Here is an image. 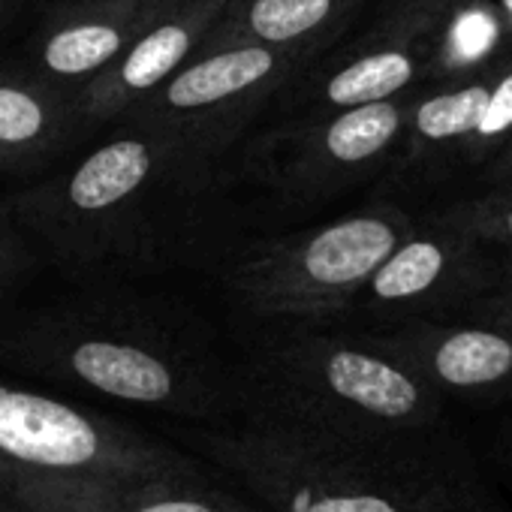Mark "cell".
Masks as SVG:
<instances>
[{"instance_id": "ba28073f", "label": "cell", "mask_w": 512, "mask_h": 512, "mask_svg": "<svg viewBox=\"0 0 512 512\" xmlns=\"http://www.w3.org/2000/svg\"><path fill=\"white\" fill-rule=\"evenodd\" d=\"M488 250L443 220L416 226L377 269L353 314H365L383 323V329L464 314L497 284L491 278Z\"/></svg>"}, {"instance_id": "4fadbf2b", "label": "cell", "mask_w": 512, "mask_h": 512, "mask_svg": "<svg viewBox=\"0 0 512 512\" xmlns=\"http://www.w3.org/2000/svg\"><path fill=\"white\" fill-rule=\"evenodd\" d=\"M226 0H181L157 25H151L115 64L85 82L73 100L82 121L124 118L133 106L166 85L190 58L199 55L217 28Z\"/></svg>"}, {"instance_id": "5bb4252c", "label": "cell", "mask_w": 512, "mask_h": 512, "mask_svg": "<svg viewBox=\"0 0 512 512\" xmlns=\"http://www.w3.org/2000/svg\"><path fill=\"white\" fill-rule=\"evenodd\" d=\"M178 4L181 0H76L40 28L34 43L37 70L43 79L79 91Z\"/></svg>"}, {"instance_id": "5b68a950", "label": "cell", "mask_w": 512, "mask_h": 512, "mask_svg": "<svg viewBox=\"0 0 512 512\" xmlns=\"http://www.w3.org/2000/svg\"><path fill=\"white\" fill-rule=\"evenodd\" d=\"M205 467L178 446L97 410L0 386V488L10 497L55 488H127Z\"/></svg>"}, {"instance_id": "8992f818", "label": "cell", "mask_w": 512, "mask_h": 512, "mask_svg": "<svg viewBox=\"0 0 512 512\" xmlns=\"http://www.w3.org/2000/svg\"><path fill=\"white\" fill-rule=\"evenodd\" d=\"M413 229L398 205L374 202L266 244L235 269L232 287L269 320L314 323L353 314L377 269Z\"/></svg>"}, {"instance_id": "6da1fadb", "label": "cell", "mask_w": 512, "mask_h": 512, "mask_svg": "<svg viewBox=\"0 0 512 512\" xmlns=\"http://www.w3.org/2000/svg\"><path fill=\"white\" fill-rule=\"evenodd\" d=\"M266 512H506L446 422L389 437H317L263 425L184 431Z\"/></svg>"}, {"instance_id": "277c9868", "label": "cell", "mask_w": 512, "mask_h": 512, "mask_svg": "<svg viewBox=\"0 0 512 512\" xmlns=\"http://www.w3.org/2000/svg\"><path fill=\"white\" fill-rule=\"evenodd\" d=\"M181 136L133 124L70 172L10 196L4 208L70 275H94L148 244L151 199L199 157Z\"/></svg>"}, {"instance_id": "9c48e42d", "label": "cell", "mask_w": 512, "mask_h": 512, "mask_svg": "<svg viewBox=\"0 0 512 512\" xmlns=\"http://www.w3.org/2000/svg\"><path fill=\"white\" fill-rule=\"evenodd\" d=\"M512 142V49L476 64L464 76L431 91H416V103L401 139V160L413 163H491Z\"/></svg>"}, {"instance_id": "52a82bcc", "label": "cell", "mask_w": 512, "mask_h": 512, "mask_svg": "<svg viewBox=\"0 0 512 512\" xmlns=\"http://www.w3.org/2000/svg\"><path fill=\"white\" fill-rule=\"evenodd\" d=\"M314 55L263 43L199 49L166 85L133 106L130 124L163 127L196 151L217 145L253 109L284 88Z\"/></svg>"}, {"instance_id": "603a6c76", "label": "cell", "mask_w": 512, "mask_h": 512, "mask_svg": "<svg viewBox=\"0 0 512 512\" xmlns=\"http://www.w3.org/2000/svg\"><path fill=\"white\" fill-rule=\"evenodd\" d=\"M458 0H398V7H410V10H425L434 16H446Z\"/></svg>"}, {"instance_id": "9a60e30c", "label": "cell", "mask_w": 512, "mask_h": 512, "mask_svg": "<svg viewBox=\"0 0 512 512\" xmlns=\"http://www.w3.org/2000/svg\"><path fill=\"white\" fill-rule=\"evenodd\" d=\"M28 512H266L211 464L190 476H172L127 488H55L16 497Z\"/></svg>"}, {"instance_id": "e0dca14e", "label": "cell", "mask_w": 512, "mask_h": 512, "mask_svg": "<svg viewBox=\"0 0 512 512\" xmlns=\"http://www.w3.org/2000/svg\"><path fill=\"white\" fill-rule=\"evenodd\" d=\"M82 121L73 94L49 79H0V166L49 157L70 124Z\"/></svg>"}, {"instance_id": "2e32d148", "label": "cell", "mask_w": 512, "mask_h": 512, "mask_svg": "<svg viewBox=\"0 0 512 512\" xmlns=\"http://www.w3.org/2000/svg\"><path fill=\"white\" fill-rule=\"evenodd\" d=\"M368 0H226L217 28L202 49L263 43L317 55Z\"/></svg>"}, {"instance_id": "ffe728a7", "label": "cell", "mask_w": 512, "mask_h": 512, "mask_svg": "<svg viewBox=\"0 0 512 512\" xmlns=\"http://www.w3.org/2000/svg\"><path fill=\"white\" fill-rule=\"evenodd\" d=\"M464 317H473V320H488V323H497V326H506L512 329V266H506L497 278V284L479 296L467 311Z\"/></svg>"}, {"instance_id": "8fae6325", "label": "cell", "mask_w": 512, "mask_h": 512, "mask_svg": "<svg viewBox=\"0 0 512 512\" xmlns=\"http://www.w3.org/2000/svg\"><path fill=\"white\" fill-rule=\"evenodd\" d=\"M443 16L395 7L386 25L347 55L329 61L302 91L305 118L404 97L422 88L443 58Z\"/></svg>"}, {"instance_id": "7a4b0ae2", "label": "cell", "mask_w": 512, "mask_h": 512, "mask_svg": "<svg viewBox=\"0 0 512 512\" xmlns=\"http://www.w3.org/2000/svg\"><path fill=\"white\" fill-rule=\"evenodd\" d=\"M0 365L196 425L238 422V383L157 314L70 299L0 320Z\"/></svg>"}, {"instance_id": "3957f363", "label": "cell", "mask_w": 512, "mask_h": 512, "mask_svg": "<svg viewBox=\"0 0 512 512\" xmlns=\"http://www.w3.org/2000/svg\"><path fill=\"white\" fill-rule=\"evenodd\" d=\"M235 383L241 425L317 437H389L443 425V395L368 335H287L256 353Z\"/></svg>"}, {"instance_id": "30bf717a", "label": "cell", "mask_w": 512, "mask_h": 512, "mask_svg": "<svg viewBox=\"0 0 512 512\" xmlns=\"http://www.w3.org/2000/svg\"><path fill=\"white\" fill-rule=\"evenodd\" d=\"M413 103L416 91L302 118V124L275 145V181L284 190L320 196L374 175L401 148Z\"/></svg>"}, {"instance_id": "7c38bea8", "label": "cell", "mask_w": 512, "mask_h": 512, "mask_svg": "<svg viewBox=\"0 0 512 512\" xmlns=\"http://www.w3.org/2000/svg\"><path fill=\"white\" fill-rule=\"evenodd\" d=\"M443 398L512 395V329L488 320H410L368 335Z\"/></svg>"}, {"instance_id": "ac0fdd59", "label": "cell", "mask_w": 512, "mask_h": 512, "mask_svg": "<svg viewBox=\"0 0 512 512\" xmlns=\"http://www.w3.org/2000/svg\"><path fill=\"white\" fill-rule=\"evenodd\" d=\"M437 220L467 232L491 250H512V187H494L470 202H458Z\"/></svg>"}, {"instance_id": "d6986e66", "label": "cell", "mask_w": 512, "mask_h": 512, "mask_svg": "<svg viewBox=\"0 0 512 512\" xmlns=\"http://www.w3.org/2000/svg\"><path fill=\"white\" fill-rule=\"evenodd\" d=\"M34 253L19 232V223L0 208V311L13 299L16 287L31 275Z\"/></svg>"}, {"instance_id": "7402d4cb", "label": "cell", "mask_w": 512, "mask_h": 512, "mask_svg": "<svg viewBox=\"0 0 512 512\" xmlns=\"http://www.w3.org/2000/svg\"><path fill=\"white\" fill-rule=\"evenodd\" d=\"M494 458H497V467L503 470V479L512 485V422H506V428L500 431Z\"/></svg>"}, {"instance_id": "44dd1931", "label": "cell", "mask_w": 512, "mask_h": 512, "mask_svg": "<svg viewBox=\"0 0 512 512\" xmlns=\"http://www.w3.org/2000/svg\"><path fill=\"white\" fill-rule=\"evenodd\" d=\"M488 181L494 187H512V142L488 163Z\"/></svg>"}, {"instance_id": "cb8c5ba5", "label": "cell", "mask_w": 512, "mask_h": 512, "mask_svg": "<svg viewBox=\"0 0 512 512\" xmlns=\"http://www.w3.org/2000/svg\"><path fill=\"white\" fill-rule=\"evenodd\" d=\"M0 512H28L16 497H10L4 488H0Z\"/></svg>"}]
</instances>
